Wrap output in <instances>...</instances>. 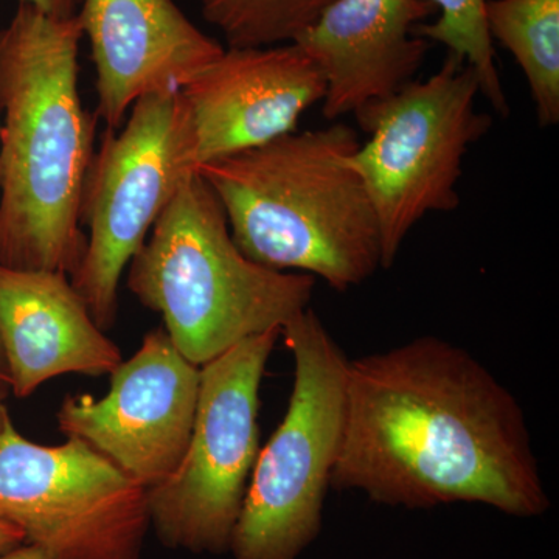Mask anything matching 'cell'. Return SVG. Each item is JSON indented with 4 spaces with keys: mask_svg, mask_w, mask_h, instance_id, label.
<instances>
[{
    "mask_svg": "<svg viewBox=\"0 0 559 559\" xmlns=\"http://www.w3.org/2000/svg\"><path fill=\"white\" fill-rule=\"evenodd\" d=\"M331 488L385 507L479 503L521 520L551 506L520 401L437 336L349 359Z\"/></svg>",
    "mask_w": 559,
    "mask_h": 559,
    "instance_id": "1",
    "label": "cell"
},
{
    "mask_svg": "<svg viewBox=\"0 0 559 559\" xmlns=\"http://www.w3.org/2000/svg\"><path fill=\"white\" fill-rule=\"evenodd\" d=\"M79 17L20 3L0 28V264L72 275L98 116L80 95Z\"/></svg>",
    "mask_w": 559,
    "mask_h": 559,
    "instance_id": "2",
    "label": "cell"
},
{
    "mask_svg": "<svg viewBox=\"0 0 559 559\" xmlns=\"http://www.w3.org/2000/svg\"><path fill=\"white\" fill-rule=\"evenodd\" d=\"M359 145L352 128L336 123L205 162L197 173L223 205L242 255L345 293L382 270L373 205L348 164Z\"/></svg>",
    "mask_w": 559,
    "mask_h": 559,
    "instance_id": "3",
    "label": "cell"
},
{
    "mask_svg": "<svg viewBox=\"0 0 559 559\" xmlns=\"http://www.w3.org/2000/svg\"><path fill=\"white\" fill-rule=\"evenodd\" d=\"M316 278L242 255L223 205L191 173L128 264V289L164 319L175 347L202 367L310 308Z\"/></svg>",
    "mask_w": 559,
    "mask_h": 559,
    "instance_id": "4",
    "label": "cell"
},
{
    "mask_svg": "<svg viewBox=\"0 0 559 559\" xmlns=\"http://www.w3.org/2000/svg\"><path fill=\"white\" fill-rule=\"evenodd\" d=\"M282 336L294 358L293 392L253 466L231 536L234 559H299L319 538L344 440L347 355L311 308Z\"/></svg>",
    "mask_w": 559,
    "mask_h": 559,
    "instance_id": "5",
    "label": "cell"
},
{
    "mask_svg": "<svg viewBox=\"0 0 559 559\" xmlns=\"http://www.w3.org/2000/svg\"><path fill=\"white\" fill-rule=\"evenodd\" d=\"M474 70L455 55L425 81H412L356 114L369 134L349 156L369 193L382 248V270L399 257L407 235L428 213L454 212L463 157L492 127L476 109Z\"/></svg>",
    "mask_w": 559,
    "mask_h": 559,
    "instance_id": "6",
    "label": "cell"
},
{
    "mask_svg": "<svg viewBox=\"0 0 559 559\" xmlns=\"http://www.w3.org/2000/svg\"><path fill=\"white\" fill-rule=\"evenodd\" d=\"M194 148L189 108L180 91H170L139 98L124 127L106 130L95 150L80 209L87 249L70 283L105 333L119 318L121 275L197 171Z\"/></svg>",
    "mask_w": 559,
    "mask_h": 559,
    "instance_id": "7",
    "label": "cell"
},
{
    "mask_svg": "<svg viewBox=\"0 0 559 559\" xmlns=\"http://www.w3.org/2000/svg\"><path fill=\"white\" fill-rule=\"evenodd\" d=\"M282 330L248 337L201 367L186 454L148 489L151 527L168 549L223 555L259 457L260 388Z\"/></svg>",
    "mask_w": 559,
    "mask_h": 559,
    "instance_id": "8",
    "label": "cell"
},
{
    "mask_svg": "<svg viewBox=\"0 0 559 559\" xmlns=\"http://www.w3.org/2000/svg\"><path fill=\"white\" fill-rule=\"evenodd\" d=\"M0 520L53 559H140L148 489L80 439L58 447L0 439Z\"/></svg>",
    "mask_w": 559,
    "mask_h": 559,
    "instance_id": "9",
    "label": "cell"
},
{
    "mask_svg": "<svg viewBox=\"0 0 559 559\" xmlns=\"http://www.w3.org/2000/svg\"><path fill=\"white\" fill-rule=\"evenodd\" d=\"M201 367L164 329L150 331L134 356L110 373L108 395H68L58 426L100 452L146 489L178 468L197 415Z\"/></svg>",
    "mask_w": 559,
    "mask_h": 559,
    "instance_id": "10",
    "label": "cell"
},
{
    "mask_svg": "<svg viewBox=\"0 0 559 559\" xmlns=\"http://www.w3.org/2000/svg\"><path fill=\"white\" fill-rule=\"evenodd\" d=\"M193 124L197 168L297 131L325 97L322 70L297 44L227 47L180 87Z\"/></svg>",
    "mask_w": 559,
    "mask_h": 559,
    "instance_id": "11",
    "label": "cell"
},
{
    "mask_svg": "<svg viewBox=\"0 0 559 559\" xmlns=\"http://www.w3.org/2000/svg\"><path fill=\"white\" fill-rule=\"evenodd\" d=\"M97 72V112L119 131L139 98L179 91L223 55L173 0H83L76 11Z\"/></svg>",
    "mask_w": 559,
    "mask_h": 559,
    "instance_id": "12",
    "label": "cell"
},
{
    "mask_svg": "<svg viewBox=\"0 0 559 559\" xmlns=\"http://www.w3.org/2000/svg\"><path fill=\"white\" fill-rule=\"evenodd\" d=\"M436 11L428 0H334L294 40L325 76L323 117L356 116L415 81L429 40L414 31Z\"/></svg>",
    "mask_w": 559,
    "mask_h": 559,
    "instance_id": "13",
    "label": "cell"
},
{
    "mask_svg": "<svg viewBox=\"0 0 559 559\" xmlns=\"http://www.w3.org/2000/svg\"><path fill=\"white\" fill-rule=\"evenodd\" d=\"M0 344L16 399L62 374L105 377L123 360L69 275L0 264Z\"/></svg>",
    "mask_w": 559,
    "mask_h": 559,
    "instance_id": "14",
    "label": "cell"
},
{
    "mask_svg": "<svg viewBox=\"0 0 559 559\" xmlns=\"http://www.w3.org/2000/svg\"><path fill=\"white\" fill-rule=\"evenodd\" d=\"M488 33L527 80L539 127L559 123V0H487Z\"/></svg>",
    "mask_w": 559,
    "mask_h": 559,
    "instance_id": "15",
    "label": "cell"
},
{
    "mask_svg": "<svg viewBox=\"0 0 559 559\" xmlns=\"http://www.w3.org/2000/svg\"><path fill=\"white\" fill-rule=\"evenodd\" d=\"M334 0H200L204 20L227 46L271 47L294 43Z\"/></svg>",
    "mask_w": 559,
    "mask_h": 559,
    "instance_id": "16",
    "label": "cell"
},
{
    "mask_svg": "<svg viewBox=\"0 0 559 559\" xmlns=\"http://www.w3.org/2000/svg\"><path fill=\"white\" fill-rule=\"evenodd\" d=\"M440 17L423 22L415 35L429 43L443 44L450 53L466 62L479 80L480 94L500 116H509L510 105L500 81L496 51L487 27V0H428Z\"/></svg>",
    "mask_w": 559,
    "mask_h": 559,
    "instance_id": "17",
    "label": "cell"
},
{
    "mask_svg": "<svg viewBox=\"0 0 559 559\" xmlns=\"http://www.w3.org/2000/svg\"><path fill=\"white\" fill-rule=\"evenodd\" d=\"M20 3L35 7L36 10L53 17H72L76 14L79 0H20Z\"/></svg>",
    "mask_w": 559,
    "mask_h": 559,
    "instance_id": "18",
    "label": "cell"
},
{
    "mask_svg": "<svg viewBox=\"0 0 559 559\" xmlns=\"http://www.w3.org/2000/svg\"><path fill=\"white\" fill-rule=\"evenodd\" d=\"M0 559H53L46 550L35 546V544L24 543L0 554Z\"/></svg>",
    "mask_w": 559,
    "mask_h": 559,
    "instance_id": "19",
    "label": "cell"
},
{
    "mask_svg": "<svg viewBox=\"0 0 559 559\" xmlns=\"http://www.w3.org/2000/svg\"><path fill=\"white\" fill-rule=\"evenodd\" d=\"M24 543L25 538L20 528L0 520V554L14 549V547L21 546Z\"/></svg>",
    "mask_w": 559,
    "mask_h": 559,
    "instance_id": "20",
    "label": "cell"
},
{
    "mask_svg": "<svg viewBox=\"0 0 559 559\" xmlns=\"http://www.w3.org/2000/svg\"><path fill=\"white\" fill-rule=\"evenodd\" d=\"M10 390L9 384L0 382V439H2L3 432H5L7 425L11 421L9 407H7V396H9Z\"/></svg>",
    "mask_w": 559,
    "mask_h": 559,
    "instance_id": "21",
    "label": "cell"
},
{
    "mask_svg": "<svg viewBox=\"0 0 559 559\" xmlns=\"http://www.w3.org/2000/svg\"><path fill=\"white\" fill-rule=\"evenodd\" d=\"M0 382L10 385V371L7 366L5 355H3L2 344H0Z\"/></svg>",
    "mask_w": 559,
    "mask_h": 559,
    "instance_id": "22",
    "label": "cell"
}]
</instances>
